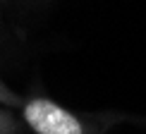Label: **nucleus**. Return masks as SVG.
Listing matches in <instances>:
<instances>
[{
    "label": "nucleus",
    "instance_id": "obj_1",
    "mask_svg": "<svg viewBox=\"0 0 146 134\" xmlns=\"http://www.w3.org/2000/svg\"><path fill=\"white\" fill-rule=\"evenodd\" d=\"M24 120L36 134H84L82 122L48 98H34L24 105Z\"/></svg>",
    "mask_w": 146,
    "mask_h": 134
},
{
    "label": "nucleus",
    "instance_id": "obj_2",
    "mask_svg": "<svg viewBox=\"0 0 146 134\" xmlns=\"http://www.w3.org/2000/svg\"><path fill=\"white\" fill-rule=\"evenodd\" d=\"M0 96H5V91H3V86H0Z\"/></svg>",
    "mask_w": 146,
    "mask_h": 134
}]
</instances>
